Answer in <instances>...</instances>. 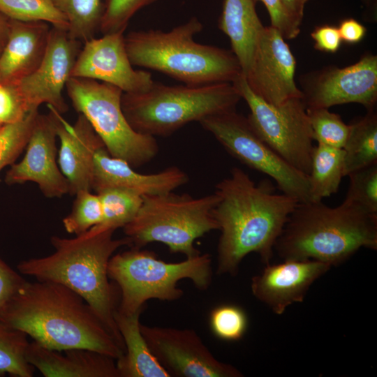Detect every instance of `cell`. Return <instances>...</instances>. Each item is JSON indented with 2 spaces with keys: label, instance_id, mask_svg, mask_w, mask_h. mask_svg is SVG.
<instances>
[{
  "label": "cell",
  "instance_id": "41",
  "mask_svg": "<svg viewBox=\"0 0 377 377\" xmlns=\"http://www.w3.org/2000/svg\"><path fill=\"white\" fill-rule=\"evenodd\" d=\"M337 28L342 42L349 44L360 43L367 33L365 27L353 18L341 20Z\"/></svg>",
  "mask_w": 377,
  "mask_h": 377
},
{
  "label": "cell",
  "instance_id": "1",
  "mask_svg": "<svg viewBox=\"0 0 377 377\" xmlns=\"http://www.w3.org/2000/svg\"><path fill=\"white\" fill-rule=\"evenodd\" d=\"M218 201L213 210L221 234L217 245L216 273L235 276L251 253L267 265L289 215L299 202L275 193L269 180L256 184L235 167L216 185Z\"/></svg>",
  "mask_w": 377,
  "mask_h": 377
},
{
  "label": "cell",
  "instance_id": "35",
  "mask_svg": "<svg viewBox=\"0 0 377 377\" xmlns=\"http://www.w3.org/2000/svg\"><path fill=\"white\" fill-rule=\"evenodd\" d=\"M212 333L219 339L227 341L241 339L248 326V318L244 310L235 304H222L214 308L209 318Z\"/></svg>",
  "mask_w": 377,
  "mask_h": 377
},
{
  "label": "cell",
  "instance_id": "12",
  "mask_svg": "<svg viewBox=\"0 0 377 377\" xmlns=\"http://www.w3.org/2000/svg\"><path fill=\"white\" fill-rule=\"evenodd\" d=\"M140 328L151 353L170 377L244 376L233 365L218 360L194 330L142 323Z\"/></svg>",
  "mask_w": 377,
  "mask_h": 377
},
{
  "label": "cell",
  "instance_id": "36",
  "mask_svg": "<svg viewBox=\"0 0 377 377\" xmlns=\"http://www.w3.org/2000/svg\"><path fill=\"white\" fill-rule=\"evenodd\" d=\"M156 0H105L99 31L103 34L124 32L131 17L139 10Z\"/></svg>",
  "mask_w": 377,
  "mask_h": 377
},
{
  "label": "cell",
  "instance_id": "10",
  "mask_svg": "<svg viewBox=\"0 0 377 377\" xmlns=\"http://www.w3.org/2000/svg\"><path fill=\"white\" fill-rule=\"evenodd\" d=\"M232 83L249 108L247 119L257 135L291 166L309 175L314 146L303 97L274 105L256 95L242 73Z\"/></svg>",
  "mask_w": 377,
  "mask_h": 377
},
{
  "label": "cell",
  "instance_id": "34",
  "mask_svg": "<svg viewBox=\"0 0 377 377\" xmlns=\"http://www.w3.org/2000/svg\"><path fill=\"white\" fill-rule=\"evenodd\" d=\"M71 212L64 218L65 230L80 235L98 225L102 219V207L99 195L90 190L77 192Z\"/></svg>",
  "mask_w": 377,
  "mask_h": 377
},
{
  "label": "cell",
  "instance_id": "23",
  "mask_svg": "<svg viewBox=\"0 0 377 377\" xmlns=\"http://www.w3.org/2000/svg\"><path fill=\"white\" fill-rule=\"evenodd\" d=\"M263 27L254 0H223L219 28L230 39L232 52L239 61L244 75L249 70Z\"/></svg>",
  "mask_w": 377,
  "mask_h": 377
},
{
  "label": "cell",
  "instance_id": "28",
  "mask_svg": "<svg viewBox=\"0 0 377 377\" xmlns=\"http://www.w3.org/2000/svg\"><path fill=\"white\" fill-rule=\"evenodd\" d=\"M68 22V34L84 42L99 30L103 3L101 0H53Z\"/></svg>",
  "mask_w": 377,
  "mask_h": 377
},
{
  "label": "cell",
  "instance_id": "5",
  "mask_svg": "<svg viewBox=\"0 0 377 377\" xmlns=\"http://www.w3.org/2000/svg\"><path fill=\"white\" fill-rule=\"evenodd\" d=\"M202 28V22L192 17L166 32L131 31L124 36L130 61L186 85L232 83L242 73L239 61L232 52L195 41L193 37Z\"/></svg>",
  "mask_w": 377,
  "mask_h": 377
},
{
  "label": "cell",
  "instance_id": "33",
  "mask_svg": "<svg viewBox=\"0 0 377 377\" xmlns=\"http://www.w3.org/2000/svg\"><path fill=\"white\" fill-rule=\"evenodd\" d=\"M344 202L377 215V163L352 172Z\"/></svg>",
  "mask_w": 377,
  "mask_h": 377
},
{
  "label": "cell",
  "instance_id": "39",
  "mask_svg": "<svg viewBox=\"0 0 377 377\" xmlns=\"http://www.w3.org/2000/svg\"><path fill=\"white\" fill-rule=\"evenodd\" d=\"M26 280L0 258V311Z\"/></svg>",
  "mask_w": 377,
  "mask_h": 377
},
{
  "label": "cell",
  "instance_id": "14",
  "mask_svg": "<svg viewBox=\"0 0 377 377\" xmlns=\"http://www.w3.org/2000/svg\"><path fill=\"white\" fill-rule=\"evenodd\" d=\"M295 59L285 39L274 27H264L244 75L251 90L274 105L293 98H302V91L295 82Z\"/></svg>",
  "mask_w": 377,
  "mask_h": 377
},
{
  "label": "cell",
  "instance_id": "22",
  "mask_svg": "<svg viewBox=\"0 0 377 377\" xmlns=\"http://www.w3.org/2000/svg\"><path fill=\"white\" fill-rule=\"evenodd\" d=\"M50 24L9 19L6 43L0 54V81L15 84L40 64L46 50Z\"/></svg>",
  "mask_w": 377,
  "mask_h": 377
},
{
  "label": "cell",
  "instance_id": "26",
  "mask_svg": "<svg viewBox=\"0 0 377 377\" xmlns=\"http://www.w3.org/2000/svg\"><path fill=\"white\" fill-rule=\"evenodd\" d=\"M343 177V149L323 145L314 146L308 175L310 201H322L336 193Z\"/></svg>",
  "mask_w": 377,
  "mask_h": 377
},
{
  "label": "cell",
  "instance_id": "27",
  "mask_svg": "<svg viewBox=\"0 0 377 377\" xmlns=\"http://www.w3.org/2000/svg\"><path fill=\"white\" fill-rule=\"evenodd\" d=\"M97 194L102 207V219L87 230L93 232L123 228L134 218L142 202L140 195L121 188H109Z\"/></svg>",
  "mask_w": 377,
  "mask_h": 377
},
{
  "label": "cell",
  "instance_id": "9",
  "mask_svg": "<svg viewBox=\"0 0 377 377\" xmlns=\"http://www.w3.org/2000/svg\"><path fill=\"white\" fill-rule=\"evenodd\" d=\"M75 110L83 114L108 153L133 168L151 161L158 154L155 137L135 131L121 108L123 91L96 80L71 77L66 85Z\"/></svg>",
  "mask_w": 377,
  "mask_h": 377
},
{
  "label": "cell",
  "instance_id": "29",
  "mask_svg": "<svg viewBox=\"0 0 377 377\" xmlns=\"http://www.w3.org/2000/svg\"><path fill=\"white\" fill-rule=\"evenodd\" d=\"M27 334L0 321V376L31 377L35 367L26 359Z\"/></svg>",
  "mask_w": 377,
  "mask_h": 377
},
{
  "label": "cell",
  "instance_id": "24",
  "mask_svg": "<svg viewBox=\"0 0 377 377\" xmlns=\"http://www.w3.org/2000/svg\"><path fill=\"white\" fill-rule=\"evenodd\" d=\"M143 311L125 314L115 311L114 320L125 352L116 360L119 377H170L149 349L140 328Z\"/></svg>",
  "mask_w": 377,
  "mask_h": 377
},
{
  "label": "cell",
  "instance_id": "42",
  "mask_svg": "<svg viewBox=\"0 0 377 377\" xmlns=\"http://www.w3.org/2000/svg\"><path fill=\"white\" fill-rule=\"evenodd\" d=\"M287 10L299 22H302L304 9L309 0H281Z\"/></svg>",
  "mask_w": 377,
  "mask_h": 377
},
{
  "label": "cell",
  "instance_id": "7",
  "mask_svg": "<svg viewBox=\"0 0 377 377\" xmlns=\"http://www.w3.org/2000/svg\"><path fill=\"white\" fill-rule=\"evenodd\" d=\"M212 257L199 253L178 263H167L155 253L131 247L113 255L108 264L109 279L119 290L117 310L125 314L144 311L149 300L172 302L184 295L177 283L190 279L200 290H207L212 280Z\"/></svg>",
  "mask_w": 377,
  "mask_h": 377
},
{
  "label": "cell",
  "instance_id": "6",
  "mask_svg": "<svg viewBox=\"0 0 377 377\" xmlns=\"http://www.w3.org/2000/svg\"><path fill=\"white\" fill-rule=\"evenodd\" d=\"M241 99L231 82L191 86L154 82L145 91L123 93L121 108L138 133L168 136L188 123L235 110Z\"/></svg>",
  "mask_w": 377,
  "mask_h": 377
},
{
  "label": "cell",
  "instance_id": "21",
  "mask_svg": "<svg viewBox=\"0 0 377 377\" xmlns=\"http://www.w3.org/2000/svg\"><path fill=\"white\" fill-rule=\"evenodd\" d=\"M26 359L45 377H119L115 359L88 348L57 350L33 341Z\"/></svg>",
  "mask_w": 377,
  "mask_h": 377
},
{
  "label": "cell",
  "instance_id": "4",
  "mask_svg": "<svg viewBox=\"0 0 377 377\" xmlns=\"http://www.w3.org/2000/svg\"><path fill=\"white\" fill-rule=\"evenodd\" d=\"M362 248L377 249V215L344 201L336 207L298 202L274 246L283 260L311 259L331 267Z\"/></svg>",
  "mask_w": 377,
  "mask_h": 377
},
{
  "label": "cell",
  "instance_id": "13",
  "mask_svg": "<svg viewBox=\"0 0 377 377\" xmlns=\"http://www.w3.org/2000/svg\"><path fill=\"white\" fill-rule=\"evenodd\" d=\"M80 41L68 31L51 27L43 58L31 73L15 84L29 112L47 104L60 114L68 110L63 90L80 51Z\"/></svg>",
  "mask_w": 377,
  "mask_h": 377
},
{
  "label": "cell",
  "instance_id": "40",
  "mask_svg": "<svg viewBox=\"0 0 377 377\" xmlns=\"http://www.w3.org/2000/svg\"><path fill=\"white\" fill-rule=\"evenodd\" d=\"M311 36L315 42L314 47L321 52L335 53L342 43L338 28L330 24L316 27Z\"/></svg>",
  "mask_w": 377,
  "mask_h": 377
},
{
  "label": "cell",
  "instance_id": "8",
  "mask_svg": "<svg viewBox=\"0 0 377 377\" xmlns=\"http://www.w3.org/2000/svg\"><path fill=\"white\" fill-rule=\"evenodd\" d=\"M217 201L215 193L200 198L173 191L142 196L139 210L123 227L124 232L131 247L142 249L151 242H161L172 253L195 256L200 253L195 241L218 230L213 214Z\"/></svg>",
  "mask_w": 377,
  "mask_h": 377
},
{
  "label": "cell",
  "instance_id": "38",
  "mask_svg": "<svg viewBox=\"0 0 377 377\" xmlns=\"http://www.w3.org/2000/svg\"><path fill=\"white\" fill-rule=\"evenodd\" d=\"M262 2L269 15L271 27L276 29L286 40L296 38L300 32L301 23L286 8L281 0H254Z\"/></svg>",
  "mask_w": 377,
  "mask_h": 377
},
{
  "label": "cell",
  "instance_id": "31",
  "mask_svg": "<svg viewBox=\"0 0 377 377\" xmlns=\"http://www.w3.org/2000/svg\"><path fill=\"white\" fill-rule=\"evenodd\" d=\"M313 140L318 145L342 149L347 140L350 125L340 115L325 108H306Z\"/></svg>",
  "mask_w": 377,
  "mask_h": 377
},
{
  "label": "cell",
  "instance_id": "2",
  "mask_svg": "<svg viewBox=\"0 0 377 377\" xmlns=\"http://www.w3.org/2000/svg\"><path fill=\"white\" fill-rule=\"evenodd\" d=\"M0 321L53 350L88 348L115 360L125 351L80 295L54 281H26L1 310Z\"/></svg>",
  "mask_w": 377,
  "mask_h": 377
},
{
  "label": "cell",
  "instance_id": "32",
  "mask_svg": "<svg viewBox=\"0 0 377 377\" xmlns=\"http://www.w3.org/2000/svg\"><path fill=\"white\" fill-rule=\"evenodd\" d=\"M38 110L29 112L22 120L0 129V172L15 161L26 148Z\"/></svg>",
  "mask_w": 377,
  "mask_h": 377
},
{
  "label": "cell",
  "instance_id": "17",
  "mask_svg": "<svg viewBox=\"0 0 377 377\" xmlns=\"http://www.w3.org/2000/svg\"><path fill=\"white\" fill-rule=\"evenodd\" d=\"M38 114L22 159L10 165L5 175L8 185L32 182L47 198L69 193L68 182L57 163V128L53 111Z\"/></svg>",
  "mask_w": 377,
  "mask_h": 377
},
{
  "label": "cell",
  "instance_id": "16",
  "mask_svg": "<svg viewBox=\"0 0 377 377\" xmlns=\"http://www.w3.org/2000/svg\"><path fill=\"white\" fill-rule=\"evenodd\" d=\"M306 108H325L349 103L374 110L377 101V57L364 55L345 68L325 69L315 75L304 87Z\"/></svg>",
  "mask_w": 377,
  "mask_h": 377
},
{
  "label": "cell",
  "instance_id": "11",
  "mask_svg": "<svg viewBox=\"0 0 377 377\" xmlns=\"http://www.w3.org/2000/svg\"><path fill=\"white\" fill-rule=\"evenodd\" d=\"M199 123L230 155L273 179L283 193L299 202L310 201L308 175L270 148L257 135L247 117L234 110L209 115Z\"/></svg>",
  "mask_w": 377,
  "mask_h": 377
},
{
  "label": "cell",
  "instance_id": "20",
  "mask_svg": "<svg viewBox=\"0 0 377 377\" xmlns=\"http://www.w3.org/2000/svg\"><path fill=\"white\" fill-rule=\"evenodd\" d=\"M188 181L186 173L176 166L154 174L139 173L127 162L112 156L105 147H102L94 154L91 189L98 193L109 188H121L142 197L174 191Z\"/></svg>",
  "mask_w": 377,
  "mask_h": 377
},
{
  "label": "cell",
  "instance_id": "25",
  "mask_svg": "<svg viewBox=\"0 0 377 377\" xmlns=\"http://www.w3.org/2000/svg\"><path fill=\"white\" fill-rule=\"evenodd\" d=\"M343 151V175L377 163V115L374 110L350 125Z\"/></svg>",
  "mask_w": 377,
  "mask_h": 377
},
{
  "label": "cell",
  "instance_id": "30",
  "mask_svg": "<svg viewBox=\"0 0 377 377\" xmlns=\"http://www.w3.org/2000/svg\"><path fill=\"white\" fill-rule=\"evenodd\" d=\"M0 13L10 20L45 22L68 31V22L53 0H0Z\"/></svg>",
  "mask_w": 377,
  "mask_h": 377
},
{
  "label": "cell",
  "instance_id": "3",
  "mask_svg": "<svg viewBox=\"0 0 377 377\" xmlns=\"http://www.w3.org/2000/svg\"><path fill=\"white\" fill-rule=\"evenodd\" d=\"M114 231H87L71 239L53 236L52 254L21 261L17 268L20 274L37 281L59 283L80 295L125 350L114 318L119 290L110 281L108 268L114 252L123 246H131V241L127 237L114 239Z\"/></svg>",
  "mask_w": 377,
  "mask_h": 377
},
{
  "label": "cell",
  "instance_id": "44",
  "mask_svg": "<svg viewBox=\"0 0 377 377\" xmlns=\"http://www.w3.org/2000/svg\"><path fill=\"white\" fill-rule=\"evenodd\" d=\"M365 1H369V0H365Z\"/></svg>",
  "mask_w": 377,
  "mask_h": 377
},
{
  "label": "cell",
  "instance_id": "37",
  "mask_svg": "<svg viewBox=\"0 0 377 377\" xmlns=\"http://www.w3.org/2000/svg\"><path fill=\"white\" fill-rule=\"evenodd\" d=\"M28 112L17 86L0 81V125L3 126L19 121Z\"/></svg>",
  "mask_w": 377,
  "mask_h": 377
},
{
  "label": "cell",
  "instance_id": "18",
  "mask_svg": "<svg viewBox=\"0 0 377 377\" xmlns=\"http://www.w3.org/2000/svg\"><path fill=\"white\" fill-rule=\"evenodd\" d=\"M330 268L311 259L269 263L251 279V293L274 313L281 315L290 305L302 302L311 286Z\"/></svg>",
  "mask_w": 377,
  "mask_h": 377
},
{
  "label": "cell",
  "instance_id": "15",
  "mask_svg": "<svg viewBox=\"0 0 377 377\" xmlns=\"http://www.w3.org/2000/svg\"><path fill=\"white\" fill-rule=\"evenodd\" d=\"M71 77L107 82L119 87L124 93L145 91L154 82L149 72L133 68L121 31L84 41Z\"/></svg>",
  "mask_w": 377,
  "mask_h": 377
},
{
  "label": "cell",
  "instance_id": "19",
  "mask_svg": "<svg viewBox=\"0 0 377 377\" xmlns=\"http://www.w3.org/2000/svg\"><path fill=\"white\" fill-rule=\"evenodd\" d=\"M55 116L57 138L59 139L58 163L68 182L69 194L91 190L94 159L96 151L105 147L94 128L78 113L73 125L70 124L50 106Z\"/></svg>",
  "mask_w": 377,
  "mask_h": 377
},
{
  "label": "cell",
  "instance_id": "43",
  "mask_svg": "<svg viewBox=\"0 0 377 377\" xmlns=\"http://www.w3.org/2000/svg\"><path fill=\"white\" fill-rule=\"evenodd\" d=\"M9 31V19L0 13V54L6 43Z\"/></svg>",
  "mask_w": 377,
  "mask_h": 377
}]
</instances>
